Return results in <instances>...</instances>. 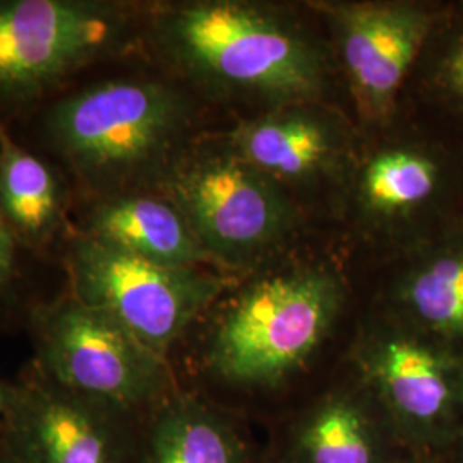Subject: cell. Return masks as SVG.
Listing matches in <instances>:
<instances>
[{
	"label": "cell",
	"instance_id": "2",
	"mask_svg": "<svg viewBox=\"0 0 463 463\" xmlns=\"http://www.w3.org/2000/svg\"><path fill=\"white\" fill-rule=\"evenodd\" d=\"M143 52L194 93L254 90L300 99L316 93L323 78L302 36L239 2L148 5Z\"/></svg>",
	"mask_w": 463,
	"mask_h": 463
},
{
	"label": "cell",
	"instance_id": "5",
	"mask_svg": "<svg viewBox=\"0 0 463 463\" xmlns=\"http://www.w3.org/2000/svg\"><path fill=\"white\" fill-rule=\"evenodd\" d=\"M24 331L47 378L129 414L148 417L179 388L170 361L67 288L40 304Z\"/></svg>",
	"mask_w": 463,
	"mask_h": 463
},
{
	"label": "cell",
	"instance_id": "21",
	"mask_svg": "<svg viewBox=\"0 0 463 463\" xmlns=\"http://www.w3.org/2000/svg\"><path fill=\"white\" fill-rule=\"evenodd\" d=\"M0 463H16L11 449L7 447V441L4 438V430L0 428Z\"/></svg>",
	"mask_w": 463,
	"mask_h": 463
},
{
	"label": "cell",
	"instance_id": "10",
	"mask_svg": "<svg viewBox=\"0 0 463 463\" xmlns=\"http://www.w3.org/2000/svg\"><path fill=\"white\" fill-rule=\"evenodd\" d=\"M365 369L388 414L414 439L443 436L463 411L458 369L438 350L390 336L369 350Z\"/></svg>",
	"mask_w": 463,
	"mask_h": 463
},
{
	"label": "cell",
	"instance_id": "13",
	"mask_svg": "<svg viewBox=\"0 0 463 463\" xmlns=\"http://www.w3.org/2000/svg\"><path fill=\"white\" fill-rule=\"evenodd\" d=\"M143 463H246V447L215 403L179 386L145 420Z\"/></svg>",
	"mask_w": 463,
	"mask_h": 463
},
{
	"label": "cell",
	"instance_id": "1",
	"mask_svg": "<svg viewBox=\"0 0 463 463\" xmlns=\"http://www.w3.org/2000/svg\"><path fill=\"white\" fill-rule=\"evenodd\" d=\"M139 57L90 72L9 126L61 168L74 198L158 191L196 141V93L165 69H133Z\"/></svg>",
	"mask_w": 463,
	"mask_h": 463
},
{
	"label": "cell",
	"instance_id": "17",
	"mask_svg": "<svg viewBox=\"0 0 463 463\" xmlns=\"http://www.w3.org/2000/svg\"><path fill=\"white\" fill-rule=\"evenodd\" d=\"M436 183L438 168L430 158L395 149L371 160L363 177V194L373 210L393 213L424 203Z\"/></svg>",
	"mask_w": 463,
	"mask_h": 463
},
{
	"label": "cell",
	"instance_id": "8",
	"mask_svg": "<svg viewBox=\"0 0 463 463\" xmlns=\"http://www.w3.org/2000/svg\"><path fill=\"white\" fill-rule=\"evenodd\" d=\"M158 191L183 213L213 261L237 260L277 239L287 208L265 177L241 156L196 139Z\"/></svg>",
	"mask_w": 463,
	"mask_h": 463
},
{
	"label": "cell",
	"instance_id": "11",
	"mask_svg": "<svg viewBox=\"0 0 463 463\" xmlns=\"http://www.w3.org/2000/svg\"><path fill=\"white\" fill-rule=\"evenodd\" d=\"M72 206L74 191L61 168L0 126V213L19 244L55 269L76 235Z\"/></svg>",
	"mask_w": 463,
	"mask_h": 463
},
{
	"label": "cell",
	"instance_id": "19",
	"mask_svg": "<svg viewBox=\"0 0 463 463\" xmlns=\"http://www.w3.org/2000/svg\"><path fill=\"white\" fill-rule=\"evenodd\" d=\"M443 81L455 97L463 99V38L443 62Z\"/></svg>",
	"mask_w": 463,
	"mask_h": 463
},
{
	"label": "cell",
	"instance_id": "15",
	"mask_svg": "<svg viewBox=\"0 0 463 463\" xmlns=\"http://www.w3.org/2000/svg\"><path fill=\"white\" fill-rule=\"evenodd\" d=\"M296 455L298 463H384L373 419L345 395L326 398L304 419Z\"/></svg>",
	"mask_w": 463,
	"mask_h": 463
},
{
	"label": "cell",
	"instance_id": "22",
	"mask_svg": "<svg viewBox=\"0 0 463 463\" xmlns=\"http://www.w3.org/2000/svg\"><path fill=\"white\" fill-rule=\"evenodd\" d=\"M386 463H428V462H424V460H417V458H398V460H393V462H386Z\"/></svg>",
	"mask_w": 463,
	"mask_h": 463
},
{
	"label": "cell",
	"instance_id": "16",
	"mask_svg": "<svg viewBox=\"0 0 463 463\" xmlns=\"http://www.w3.org/2000/svg\"><path fill=\"white\" fill-rule=\"evenodd\" d=\"M49 271L64 275L23 248L0 213V335L26 330L34 309L66 288L47 283Z\"/></svg>",
	"mask_w": 463,
	"mask_h": 463
},
{
	"label": "cell",
	"instance_id": "9",
	"mask_svg": "<svg viewBox=\"0 0 463 463\" xmlns=\"http://www.w3.org/2000/svg\"><path fill=\"white\" fill-rule=\"evenodd\" d=\"M430 16L405 4H355L336 9L344 62L361 109L384 117L430 32Z\"/></svg>",
	"mask_w": 463,
	"mask_h": 463
},
{
	"label": "cell",
	"instance_id": "20",
	"mask_svg": "<svg viewBox=\"0 0 463 463\" xmlns=\"http://www.w3.org/2000/svg\"><path fill=\"white\" fill-rule=\"evenodd\" d=\"M11 400H13V381L0 378V428H2L4 419L9 411Z\"/></svg>",
	"mask_w": 463,
	"mask_h": 463
},
{
	"label": "cell",
	"instance_id": "7",
	"mask_svg": "<svg viewBox=\"0 0 463 463\" xmlns=\"http://www.w3.org/2000/svg\"><path fill=\"white\" fill-rule=\"evenodd\" d=\"M146 417L83 397L30 361L2 430L16 463H143Z\"/></svg>",
	"mask_w": 463,
	"mask_h": 463
},
{
	"label": "cell",
	"instance_id": "12",
	"mask_svg": "<svg viewBox=\"0 0 463 463\" xmlns=\"http://www.w3.org/2000/svg\"><path fill=\"white\" fill-rule=\"evenodd\" d=\"M74 231L166 266L215 263L181 210L160 191L74 198Z\"/></svg>",
	"mask_w": 463,
	"mask_h": 463
},
{
	"label": "cell",
	"instance_id": "6",
	"mask_svg": "<svg viewBox=\"0 0 463 463\" xmlns=\"http://www.w3.org/2000/svg\"><path fill=\"white\" fill-rule=\"evenodd\" d=\"M61 269L74 298L112 316L170 363L174 350L225 290V280L204 266L153 263L80 233L69 241Z\"/></svg>",
	"mask_w": 463,
	"mask_h": 463
},
{
	"label": "cell",
	"instance_id": "4",
	"mask_svg": "<svg viewBox=\"0 0 463 463\" xmlns=\"http://www.w3.org/2000/svg\"><path fill=\"white\" fill-rule=\"evenodd\" d=\"M340 306V285L321 271L258 281L213 317L199 367L216 383L275 386L309 361Z\"/></svg>",
	"mask_w": 463,
	"mask_h": 463
},
{
	"label": "cell",
	"instance_id": "18",
	"mask_svg": "<svg viewBox=\"0 0 463 463\" xmlns=\"http://www.w3.org/2000/svg\"><path fill=\"white\" fill-rule=\"evenodd\" d=\"M405 300L428 328L463 340V254L432 260L407 281Z\"/></svg>",
	"mask_w": 463,
	"mask_h": 463
},
{
	"label": "cell",
	"instance_id": "14",
	"mask_svg": "<svg viewBox=\"0 0 463 463\" xmlns=\"http://www.w3.org/2000/svg\"><path fill=\"white\" fill-rule=\"evenodd\" d=\"M326 129L311 117L287 114L261 118L233 134V153L258 172L302 177L330 155Z\"/></svg>",
	"mask_w": 463,
	"mask_h": 463
},
{
	"label": "cell",
	"instance_id": "3",
	"mask_svg": "<svg viewBox=\"0 0 463 463\" xmlns=\"http://www.w3.org/2000/svg\"><path fill=\"white\" fill-rule=\"evenodd\" d=\"M146 13L126 0H0V126L93 71L143 55Z\"/></svg>",
	"mask_w": 463,
	"mask_h": 463
}]
</instances>
